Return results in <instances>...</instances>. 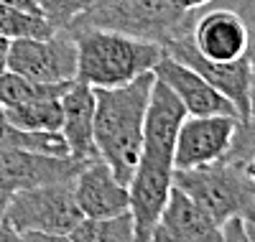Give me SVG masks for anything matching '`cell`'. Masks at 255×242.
I'll list each match as a JSON object with an SVG mask.
<instances>
[{"instance_id":"obj_14","label":"cell","mask_w":255,"mask_h":242,"mask_svg":"<svg viewBox=\"0 0 255 242\" xmlns=\"http://www.w3.org/2000/svg\"><path fill=\"white\" fill-rule=\"evenodd\" d=\"M153 74L179 95V100L184 102L189 115H238V107L217 87H212L199 72L186 67L184 61L174 59L171 54L161 56Z\"/></svg>"},{"instance_id":"obj_12","label":"cell","mask_w":255,"mask_h":242,"mask_svg":"<svg viewBox=\"0 0 255 242\" xmlns=\"http://www.w3.org/2000/svg\"><path fill=\"white\" fill-rule=\"evenodd\" d=\"M82 217H115L130 212V191L102 158L87 161L72 179Z\"/></svg>"},{"instance_id":"obj_1","label":"cell","mask_w":255,"mask_h":242,"mask_svg":"<svg viewBox=\"0 0 255 242\" xmlns=\"http://www.w3.org/2000/svg\"><path fill=\"white\" fill-rule=\"evenodd\" d=\"M156 74L148 72L120 87L95 90V145L123 184H130L143 150L145 110Z\"/></svg>"},{"instance_id":"obj_7","label":"cell","mask_w":255,"mask_h":242,"mask_svg":"<svg viewBox=\"0 0 255 242\" xmlns=\"http://www.w3.org/2000/svg\"><path fill=\"white\" fill-rule=\"evenodd\" d=\"M174 186V158L140 150L138 166L130 176V214L135 222V242H151Z\"/></svg>"},{"instance_id":"obj_6","label":"cell","mask_w":255,"mask_h":242,"mask_svg":"<svg viewBox=\"0 0 255 242\" xmlns=\"http://www.w3.org/2000/svg\"><path fill=\"white\" fill-rule=\"evenodd\" d=\"M77 38L69 28H59L49 38H15L8 49V69L36 82L77 79Z\"/></svg>"},{"instance_id":"obj_23","label":"cell","mask_w":255,"mask_h":242,"mask_svg":"<svg viewBox=\"0 0 255 242\" xmlns=\"http://www.w3.org/2000/svg\"><path fill=\"white\" fill-rule=\"evenodd\" d=\"M176 3L181 10H199V8H207L209 3H215V0H171Z\"/></svg>"},{"instance_id":"obj_11","label":"cell","mask_w":255,"mask_h":242,"mask_svg":"<svg viewBox=\"0 0 255 242\" xmlns=\"http://www.w3.org/2000/svg\"><path fill=\"white\" fill-rule=\"evenodd\" d=\"M191 43L197 51L212 61H232L248 56L250 49V33L243 15L230 8H199L194 18V28H191Z\"/></svg>"},{"instance_id":"obj_25","label":"cell","mask_w":255,"mask_h":242,"mask_svg":"<svg viewBox=\"0 0 255 242\" xmlns=\"http://www.w3.org/2000/svg\"><path fill=\"white\" fill-rule=\"evenodd\" d=\"M8 49H10V41L0 36V74L8 69Z\"/></svg>"},{"instance_id":"obj_8","label":"cell","mask_w":255,"mask_h":242,"mask_svg":"<svg viewBox=\"0 0 255 242\" xmlns=\"http://www.w3.org/2000/svg\"><path fill=\"white\" fill-rule=\"evenodd\" d=\"M84 163L87 161L72 156H46L26 148L0 145V207H5L10 196L23 189L74 179Z\"/></svg>"},{"instance_id":"obj_22","label":"cell","mask_w":255,"mask_h":242,"mask_svg":"<svg viewBox=\"0 0 255 242\" xmlns=\"http://www.w3.org/2000/svg\"><path fill=\"white\" fill-rule=\"evenodd\" d=\"M225 5L235 8V10L243 15V20H245L248 33H250V49H248V56H250L253 67H255V0H225Z\"/></svg>"},{"instance_id":"obj_16","label":"cell","mask_w":255,"mask_h":242,"mask_svg":"<svg viewBox=\"0 0 255 242\" xmlns=\"http://www.w3.org/2000/svg\"><path fill=\"white\" fill-rule=\"evenodd\" d=\"M95 105H97L95 90L79 79H74L69 90L61 95V107H64L61 135L69 145V156L77 161L100 158L95 145Z\"/></svg>"},{"instance_id":"obj_10","label":"cell","mask_w":255,"mask_h":242,"mask_svg":"<svg viewBox=\"0 0 255 242\" xmlns=\"http://www.w3.org/2000/svg\"><path fill=\"white\" fill-rule=\"evenodd\" d=\"M163 49H166V54H171L174 59L184 61L186 67L199 72L212 87H217L238 107L240 120H248V115H250V84H253L250 56H240L232 61H212L197 51V46L191 43V36L176 38L171 43H166Z\"/></svg>"},{"instance_id":"obj_26","label":"cell","mask_w":255,"mask_h":242,"mask_svg":"<svg viewBox=\"0 0 255 242\" xmlns=\"http://www.w3.org/2000/svg\"><path fill=\"white\" fill-rule=\"evenodd\" d=\"M243 168H245V173H248V179L253 181V186H255V150H253V156L243 163Z\"/></svg>"},{"instance_id":"obj_4","label":"cell","mask_w":255,"mask_h":242,"mask_svg":"<svg viewBox=\"0 0 255 242\" xmlns=\"http://www.w3.org/2000/svg\"><path fill=\"white\" fill-rule=\"evenodd\" d=\"M79 222L72 179L18 191L0 212L5 240H67Z\"/></svg>"},{"instance_id":"obj_15","label":"cell","mask_w":255,"mask_h":242,"mask_svg":"<svg viewBox=\"0 0 255 242\" xmlns=\"http://www.w3.org/2000/svg\"><path fill=\"white\" fill-rule=\"evenodd\" d=\"M186 107L179 100V95L161 82L158 77L153 79L151 97H148V110H145V130H143V150L158 153V156L174 158L176 148V135L179 127L186 120Z\"/></svg>"},{"instance_id":"obj_19","label":"cell","mask_w":255,"mask_h":242,"mask_svg":"<svg viewBox=\"0 0 255 242\" xmlns=\"http://www.w3.org/2000/svg\"><path fill=\"white\" fill-rule=\"evenodd\" d=\"M3 110H5V118L15 127L33 130V133H56V130H61V122H64L61 97L23 102V105H13Z\"/></svg>"},{"instance_id":"obj_9","label":"cell","mask_w":255,"mask_h":242,"mask_svg":"<svg viewBox=\"0 0 255 242\" xmlns=\"http://www.w3.org/2000/svg\"><path fill=\"white\" fill-rule=\"evenodd\" d=\"M238 115H186L174 148V168H197L222 161L238 135Z\"/></svg>"},{"instance_id":"obj_5","label":"cell","mask_w":255,"mask_h":242,"mask_svg":"<svg viewBox=\"0 0 255 242\" xmlns=\"http://www.w3.org/2000/svg\"><path fill=\"white\" fill-rule=\"evenodd\" d=\"M174 184L197 199L217 225L238 214L248 202L255 199V186L243 166L217 161L197 168H174Z\"/></svg>"},{"instance_id":"obj_3","label":"cell","mask_w":255,"mask_h":242,"mask_svg":"<svg viewBox=\"0 0 255 242\" xmlns=\"http://www.w3.org/2000/svg\"><path fill=\"white\" fill-rule=\"evenodd\" d=\"M197 10H181L171 0H92L69 28H108L161 46L191 36Z\"/></svg>"},{"instance_id":"obj_20","label":"cell","mask_w":255,"mask_h":242,"mask_svg":"<svg viewBox=\"0 0 255 242\" xmlns=\"http://www.w3.org/2000/svg\"><path fill=\"white\" fill-rule=\"evenodd\" d=\"M59 28H54V23L49 18H44L41 13L18 8L10 3H0V36L15 41V38H49L54 36Z\"/></svg>"},{"instance_id":"obj_18","label":"cell","mask_w":255,"mask_h":242,"mask_svg":"<svg viewBox=\"0 0 255 242\" xmlns=\"http://www.w3.org/2000/svg\"><path fill=\"white\" fill-rule=\"evenodd\" d=\"M72 242H133L135 222L130 212L115 217H82V222L69 232Z\"/></svg>"},{"instance_id":"obj_2","label":"cell","mask_w":255,"mask_h":242,"mask_svg":"<svg viewBox=\"0 0 255 242\" xmlns=\"http://www.w3.org/2000/svg\"><path fill=\"white\" fill-rule=\"evenodd\" d=\"M77 38V79L100 87H120L156 69L166 49L156 41L108 28H69Z\"/></svg>"},{"instance_id":"obj_21","label":"cell","mask_w":255,"mask_h":242,"mask_svg":"<svg viewBox=\"0 0 255 242\" xmlns=\"http://www.w3.org/2000/svg\"><path fill=\"white\" fill-rule=\"evenodd\" d=\"M33 3L38 5L41 15L54 23V28H69L74 18L90 8L92 0H33Z\"/></svg>"},{"instance_id":"obj_13","label":"cell","mask_w":255,"mask_h":242,"mask_svg":"<svg viewBox=\"0 0 255 242\" xmlns=\"http://www.w3.org/2000/svg\"><path fill=\"white\" fill-rule=\"evenodd\" d=\"M151 240L156 242H220V225L197 199H191L184 189L174 184Z\"/></svg>"},{"instance_id":"obj_24","label":"cell","mask_w":255,"mask_h":242,"mask_svg":"<svg viewBox=\"0 0 255 242\" xmlns=\"http://www.w3.org/2000/svg\"><path fill=\"white\" fill-rule=\"evenodd\" d=\"M245 122L255 130V67H253V84H250V115Z\"/></svg>"},{"instance_id":"obj_17","label":"cell","mask_w":255,"mask_h":242,"mask_svg":"<svg viewBox=\"0 0 255 242\" xmlns=\"http://www.w3.org/2000/svg\"><path fill=\"white\" fill-rule=\"evenodd\" d=\"M72 82H36L31 77H23L18 72L5 69L0 74V107H13V105H23V102L61 97L69 90Z\"/></svg>"}]
</instances>
